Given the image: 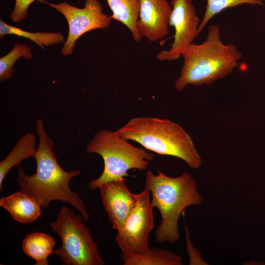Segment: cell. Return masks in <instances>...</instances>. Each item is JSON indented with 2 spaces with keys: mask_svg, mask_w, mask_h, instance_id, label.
<instances>
[{
  "mask_svg": "<svg viewBox=\"0 0 265 265\" xmlns=\"http://www.w3.org/2000/svg\"><path fill=\"white\" fill-rule=\"evenodd\" d=\"M0 206L6 210L13 219L24 224L33 222L42 213V207L37 200L23 190L1 197Z\"/></svg>",
  "mask_w": 265,
  "mask_h": 265,
  "instance_id": "obj_12",
  "label": "cell"
},
{
  "mask_svg": "<svg viewBox=\"0 0 265 265\" xmlns=\"http://www.w3.org/2000/svg\"><path fill=\"white\" fill-rule=\"evenodd\" d=\"M116 131L124 139L134 141L147 150L180 159L191 168L202 165L190 136L180 125L168 119L135 117Z\"/></svg>",
  "mask_w": 265,
  "mask_h": 265,
  "instance_id": "obj_4",
  "label": "cell"
},
{
  "mask_svg": "<svg viewBox=\"0 0 265 265\" xmlns=\"http://www.w3.org/2000/svg\"><path fill=\"white\" fill-rule=\"evenodd\" d=\"M170 4L172 11L169 26L174 28V41L169 50L157 54L156 58L162 61H175L182 56L184 49L198 36L200 23L192 0H171Z\"/></svg>",
  "mask_w": 265,
  "mask_h": 265,
  "instance_id": "obj_9",
  "label": "cell"
},
{
  "mask_svg": "<svg viewBox=\"0 0 265 265\" xmlns=\"http://www.w3.org/2000/svg\"><path fill=\"white\" fill-rule=\"evenodd\" d=\"M32 47L27 44L16 43L12 49L0 58V81L8 80L13 76V65L20 57L29 59L33 57Z\"/></svg>",
  "mask_w": 265,
  "mask_h": 265,
  "instance_id": "obj_18",
  "label": "cell"
},
{
  "mask_svg": "<svg viewBox=\"0 0 265 265\" xmlns=\"http://www.w3.org/2000/svg\"><path fill=\"white\" fill-rule=\"evenodd\" d=\"M88 153H95L103 158L104 167L102 174L88 184L89 189H98L102 184L125 179L133 169L145 170L154 155L137 147L121 137L117 131L102 129L95 133L86 147Z\"/></svg>",
  "mask_w": 265,
  "mask_h": 265,
  "instance_id": "obj_5",
  "label": "cell"
},
{
  "mask_svg": "<svg viewBox=\"0 0 265 265\" xmlns=\"http://www.w3.org/2000/svg\"><path fill=\"white\" fill-rule=\"evenodd\" d=\"M183 65L175 88L182 91L189 84L209 85L231 73L238 66L241 53L234 44H225L217 25H210L205 40L193 43L182 53Z\"/></svg>",
  "mask_w": 265,
  "mask_h": 265,
  "instance_id": "obj_2",
  "label": "cell"
},
{
  "mask_svg": "<svg viewBox=\"0 0 265 265\" xmlns=\"http://www.w3.org/2000/svg\"><path fill=\"white\" fill-rule=\"evenodd\" d=\"M36 138L33 133L28 132L21 136L5 158L0 162V190L8 172L13 167L19 166L24 159L34 157L36 150Z\"/></svg>",
  "mask_w": 265,
  "mask_h": 265,
  "instance_id": "obj_14",
  "label": "cell"
},
{
  "mask_svg": "<svg viewBox=\"0 0 265 265\" xmlns=\"http://www.w3.org/2000/svg\"><path fill=\"white\" fill-rule=\"evenodd\" d=\"M150 196L149 190L145 186L136 194L133 209L122 227L117 231L115 240L122 251L140 253L149 248V234L155 222Z\"/></svg>",
  "mask_w": 265,
  "mask_h": 265,
  "instance_id": "obj_8",
  "label": "cell"
},
{
  "mask_svg": "<svg viewBox=\"0 0 265 265\" xmlns=\"http://www.w3.org/2000/svg\"><path fill=\"white\" fill-rule=\"evenodd\" d=\"M126 179L105 183L98 189L105 210L114 229L118 231L133 209L136 194L127 187Z\"/></svg>",
  "mask_w": 265,
  "mask_h": 265,
  "instance_id": "obj_10",
  "label": "cell"
},
{
  "mask_svg": "<svg viewBox=\"0 0 265 265\" xmlns=\"http://www.w3.org/2000/svg\"><path fill=\"white\" fill-rule=\"evenodd\" d=\"M6 35H14L27 38L35 43L43 50L45 46L55 45L64 43V36L60 32H29L13 26L0 20V37Z\"/></svg>",
  "mask_w": 265,
  "mask_h": 265,
  "instance_id": "obj_17",
  "label": "cell"
},
{
  "mask_svg": "<svg viewBox=\"0 0 265 265\" xmlns=\"http://www.w3.org/2000/svg\"><path fill=\"white\" fill-rule=\"evenodd\" d=\"M39 143L34 157L36 162L34 174L27 175L19 166L17 183L21 190L29 194L47 209L53 201L68 203L81 213L84 220L89 218L86 207L82 199L70 187L72 178L80 175L79 170L66 171L59 165L53 149L54 142L47 133L42 119L36 121Z\"/></svg>",
  "mask_w": 265,
  "mask_h": 265,
  "instance_id": "obj_1",
  "label": "cell"
},
{
  "mask_svg": "<svg viewBox=\"0 0 265 265\" xmlns=\"http://www.w3.org/2000/svg\"><path fill=\"white\" fill-rule=\"evenodd\" d=\"M263 1H265V0H262Z\"/></svg>",
  "mask_w": 265,
  "mask_h": 265,
  "instance_id": "obj_22",
  "label": "cell"
},
{
  "mask_svg": "<svg viewBox=\"0 0 265 265\" xmlns=\"http://www.w3.org/2000/svg\"><path fill=\"white\" fill-rule=\"evenodd\" d=\"M186 233V250L189 258V265H207L201 257L200 252L194 247L189 237L188 229L185 225Z\"/></svg>",
  "mask_w": 265,
  "mask_h": 265,
  "instance_id": "obj_21",
  "label": "cell"
},
{
  "mask_svg": "<svg viewBox=\"0 0 265 265\" xmlns=\"http://www.w3.org/2000/svg\"><path fill=\"white\" fill-rule=\"evenodd\" d=\"M39 1L60 12L68 23V36L60 52L63 56L73 53L76 41L83 34L92 30L107 28L111 23V17L103 12V7L98 0H84L83 8L66 1L53 3L44 0Z\"/></svg>",
  "mask_w": 265,
  "mask_h": 265,
  "instance_id": "obj_7",
  "label": "cell"
},
{
  "mask_svg": "<svg viewBox=\"0 0 265 265\" xmlns=\"http://www.w3.org/2000/svg\"><path fill=\"white\" fill-rule=\"evenodd\" d=\"M35 0H15V5L11 12L9 18L16 23H19L26 18L28 15L27 10Z\"/></svg>",
  "mask_w": 265,
  "mask_h": 265,
  "instance_id": "obj_20",
  "label": "cell"
},
{
  "mask_svg": "<svg viewBox=\"0 0 265 265\" xmlns=\"http://www.w3.org/2000/svg\"><path fill=\"white\" fill-rule=\"evenodd\" d=\"M155 175L151 170L146 173L145 187L151 195L152 207L157 208L161 221L155 233L159 242L173 243L180 238L178 221L181 214L190 206H198L204 202L192 175L185 171L177 177H171L159 170Z\"/></svg>",
  "mask_w": 265,
  "mask_h": 265,
  "instance_id": "obj_3",
  "label": "cell"
},
{
  "mask_svg": "<svg viewBox=\"0 0 265 265\" xmlns=\"http://www.w3.org/2000/svg\"><path fill=\"white\" fill-rule=\"evenodd\" d=\"M55 245L54 238L42 232H33L26 235L22 242L24 253L36 261L35 265H48V257Z\"/></svg>",
  "mask_w": 265,
  "mask_h": 265,
  "instance_id": "obj_16",
  "label": "cell"
},
{
  "mask_svg": "<svg viewBox=\"0 0 265 265\" xmlns=\"http://www.w3.org/2000/svg\"><path fill=\"white\" fill-rule=\"evenodd\" d=\"M121 259L124 265H182V258L171 251L149 248L140 253L122 251Z\"/></svg>",
  "mask_w": 265,
  "mask_h": 265,
  "instance_id": "obj_13",
  "label": "cell"
},
{
  "mask_svg": "<svg viewBox=\"0 0 265 265\" xmlns=\"http://www.w3.org/2000/svg\"><path fill=\"white\" fill-rule=\"evenodd\" d=\"M243 4L264 5L262 0H207L205 11L198 28V34L214 16L227 8Z\"/></svg>",
  "mask_w": 265,
  "mask_h": 265,
  "instance_id": "obj_19",
  "label": "cell"
},
{
  "mask_svg": "<svg viewBox=\"0 0 265 265\" xmlns=\"http://www.w3.org/2000/svg\"><path fill=\"white\" fill-rule=\"evenodd\" d=\"M112 11L111 19L124 25L131 31L135 41L140 42L143 36L137 27L138 19L139 0H106Z\"/></svg>",
  "mask_w": 265,
  "mask_h": 265,
  "instance_id": "obj_15",
  "label": "cell"
},
{
  "mask_svg": "<svg viewBox=\"0 0 265 265\" xmlns=\"http://www.w3.org/2000/svg\"><path fill=\"white\" fill-rule=\"evenodd\" d=\"M82 216L62 207L56 219L50 225L61 240V246L54 250L62 265H103L97 244L94 242Z\"/></svg>",
  "mask_w": 265,
  "mask_h": 265,
  "instance_id": "obj_6",
  "label": "cell"
},
{
  "mask_svg": "<svg viewBox=\"0 0 265 265\" xmlns=\"http://www.w3.org/2000/svg\"><path fill=\"white\" fill-rule=\"evenodd\" d=\"M137 27L150 42L163 39L169 32V20L172 11L167 0H139Z\"/></svg>",
  "mask_w": 265,
  "mask_h": 265,
  "instance_id": "obj_11",
  "label": "cell"
}]
</instances>
